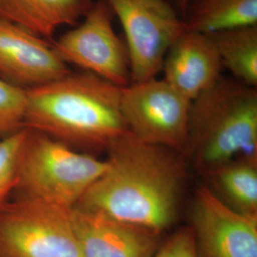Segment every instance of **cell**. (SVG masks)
Masks as SVG:
<instances>
[{
	"label": "cell",
	"mask_w": 257,
	"mask_h": 257,
	"mask_svg": "<svg viewBox=\"0 0 257 257\" xmlns=\"http://www.w3.org/2000/svg\"><path fill=\"white\" fill-rule=\"evenodd\" d=\"M121 91L92 73L71 72L26 91L24 128L77 151H108L131 135L121 111Z\"/></svg>",
	"instance_id": "2"
},
{
	"label": "cell",
	"mask_w": 257,
	"mask_h": 257,
	"mask_svg": "<svg viewBox=\"0 0 257 257\" xmlns=\"http://www.w3.org/2000/svg\"><path fill=\"white\" fill-rule=\"evenodd\" d=\"M72 220L81 257H153L161 233L74 208Z\"/></svg>",
	"instance_id": "11"
},
{
	"label": "cell",
	"mask_w": 257,
	"mask_h": 257,
	"mask_svg": "<svg viewBox=\"0 0 257 257\" xmlns=\"http://www.w3.org/2000/svg\"><path fill=\"white\" fill-rule=\"evenodd\" d=\"M104 1L125 33L131 83L156 78L169 49L187 29L183 19L167 0Z\"/></svg>",
	"instance_id": "7"
},
{
	"label": "cell",
	"mask_w": 257,
	"mask_h": 257,
	"mask_svg": "<svg viewBox=\"0 0 257 257\" xmlns=\"http://www.w3.org/2000/svg\"><path fill=\"white\" fill-rule=\"evenodd\" d=\"M176 4L178 5V8L180 9V11L185 14L186 9H187V5L189 3V0H175Z\"/></svg>",
	"instance_id": "20"
},
{
	"label": "cell",
	"mask_w": 257,
	"mask_h": 257,
	"mask_svg": "<svg viewBox=\"0 0 257 257\" xmlns=\"http://www.w3.org/2000/svg\"><path fill=\"white\" fill-rule=\"evenodd\" d=\"M221 61L239 82L257 85V27L245 26L210 35Z\"/></svg>",
	"instance_id": "16"
},
{
	"label": "cell",
	"mask_w": 257,
	"mask_h": 257,
	"mask_svg": "<svg viewBox=\"0 0 257 257\" xmlns=\"http://www.w3.org/2000/svg\"><path fill=\"white\" fill-rule=\"evenodd\" d=\"M112 11L104 0L93 2L80 23L53 45L66 64L78 66L119 87L131 83L126 45L113 31Z\"/></svg>",
	"instance_id": "8"
},
{
	"label": "cell",
	"mask_w": 257,
	"mask_h": 257,
	"mask_svg": "<svg viewBox=\"0 0 257 257\" xmlns=\"http://www.w3.org/2000/svg\"><path fill=\"white\" fill-rule=\"evenodd\" d=\"M26 91L0 79V138L24 128Z\"/></svg>",
	"instance_id": "18"
},
{
	"label": "cell",
	"mask_w": 257,
	"mask_h": 257,
	"mask_svg": "<svg viewBox=\"0 0 257 257\" xmlns=\"http://www.w3.org/2000/svg\"><path fill=\"white\" fill-rule=\"evenodd\" d=\"M25 128L0 139V210L14 195L17 186L19 149Z\"/></svg>",
	"instance_id": "17"
},
{
	"label": "cell",
	"mask_w": 257,
	"mask_h": 257,
	"mask_svg": "<svg viewBox=\"0 0 257 257\" xmlns=\"http://www.w3.org/2000/svg\"><path fill=\"white\" fill-rule=\"evenodd\" d=\"M24 128L14 195L74 209L104 173L107 161L81 153L41 132Z\"/></svg>",
	"instance_id": "4"
},
{
	"label": "cell",
	"mask_w": 257,
	"mask_h": 257,
	"mask_svg": "<svg viewBox=\"0 0 257 257\" xmlns=\"http://www.w3.org/2000/svg\"><path fill=\"white\" fill-rule=\"evenodd\" d=\"M190 227L197 257H257V215L235 211L208 187L196 191Z\"/></svg>",
	"instance_id": "9"
},
{
	"label": "cell",
	"mask_w": 257,
	"mask_h": 257,
	"mask_svg": "<svg viewBox=\"0 0 257 257\" xmlns=\"http://www.w3.org/2000/svg\"><path fill=\"white\" fill-rule=\"evenodd\" d=\"M120 105L131 135L139 141L175 152L189 149L192 101L164 79L123 87Z\"/></svg>",
	"instance_id": "6"
},
{
	"label": "cell",
	"mask_w": 257,
	"mask_h": 257,
	"mask_svg": "<svg viewBox=\"0 0 257 257\" xmlns=\"http://www.w3.org/2000/svg\"><path fill=\"white\" fill-rule=\"evenodd\" d=\"M153 257H197L191 227L175 231L162 243Z\"/></svg>",
	"instance_id": "19"
},
{
	"label": "cell",
	"mask_w": 257,
	"mask_h": 257,
	"mask_svg": "<svg viewBox=\"0 0 257 257\" xmlns=\"http://www.w3.org/2000/svg\"><path fill=\"white\" fill-rule=\"evenodd\" d=\"M92 4V0H0V19L50 39L57 29L75 25Z\"/></svg>",
	"instance_id": "13"
},
{
	"label": "cell",
	"mask_w": 257,
	"mask_h": 257,
	"mask_svg": "<svg viewBox=\"0 0 257 257\" xmlns=\"http://www.w3.org/2000/svg\"><path fill=\"white\" fill-rule=\"evenodd\" d=\"M173 152L132 135L120 139L74 208L162 233L175 222L183 185V165Z\"/></svg>",
	"instance_id": "1"
},
{
	"label": "cell",
	"mask_w": 257,
	"mask_h": 257,
	"mask_svg": "<svg viewBox=\"0 0 257 257\" xmlns=\"http://www.w3.org/2000/svg\"><path fill=\"white\" fill-rule=\"evenodd\" d=\"M187 30L211 35L257 24V0H189L184 14Z\"/></svg>",
	"instance_id": "14"
},
{
	"label": "cell",
	"mask_w": 257,
	"mask_h": 257,
	"mask_svg": "<svg viewBox=\"0 0 257 257\" xmlns=\"http://www.w3.org/2000/svg\"><path fill=\"white\" fill-rule=\"evenodd\" d=\"M72 210L13 195L0 210V257H81Z\"/></svg>",
	"instance_id": "5"
},
{
	"label": "cell",
	"mask_w": 257,
	"mask_h": 257,
	"mask_svg": "<svg viewBox=\"0 0 257 257\" xmlns=\"http://www.w3.org/2000/svg\"><path fill=\"white\" fill-rule=\"evenodd\" d=\"M189 149L206 175L236 159L256 160L257 92L219 78L192 101Z\"/></svg>",
	"instance_id": "3"
},
{
	"label": "cell",
	"mask_w": 257,
	"mask_h": 257,
	"mask_svg": "<svg viewBox=\"0 0 257 257\" xmlns=\"http://www.w3.org/2000/svg\"><path fill=\"white\" fill-rule=\"evenodd\" d=\"M207 175L222 201L241 213L257 215L256 160L236 159Z\"/></svg>",
	"instance_id": "15"
},
{
	"label": "cell",
	"mask_w": 257,
	"mask_h": 257,
	"mask_svg": "<svg viewBox=\"0 0 257 257\" xmlns=\"http://www.w3.org/2000/svg\"><path fill=\"white\" fill-rule=\"evenodd\" d=\"M223 64L210 35L185 30L166 55V82L193 101L220 78Z\"/></svg>",
	"instance_id": "12"
},
{
	"label": "cell",
	"mask_w": 257,
	"mask_h": 257,
	"mask_svg": "<svg viewBox=\"0 0 257 257\" xmlns=\"http://www.w3.org/2000/svg\"><path fill=\"white\" fill-rule=\"evenodd\" d=\"M71 73L68 64L42 37L0 19V79L27 91Z\"/></svg>",
	"instance_id": "10"
}]
</instances>
